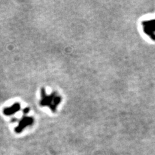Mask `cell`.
<instances>
[{
  "label": "cell",
  "mask_w": 155,
  "mask_h": 155,
  "mask_svg": "<svg viewBox=\"0 0 155 155\" xmlns=\"http://www.w3.org/2000/svg\"><path fill=\"white\" fill-rule=\"evenodd\" d=\"M42 100L40 101V104L42 106H49L53 112L56 111L57 106L60 103L61 98L58 96L56 93H54L51 95L48 96L45 94V90L43 89L42 91Z\"/></svg>",
  "instance_id": "obj_1"
},
{
  "label": "cell",
  "mask_w": 155,
  "mask_h": 155,
  "mask_svg": "<svg viewBox=\"0 0 155 155\" xmlns=\"http://www.w3.org/2000/svg\"><path fill=\"white\" fill-rule=\"evenodd\" d=\"M20 109V105L18 103H14L13 105L10 107L9 108H6L4 109L3 113L4 114H6V115H12L14 113H16V112L18 111Z\"/></svg>",
  "instance_id": "obj_3"
},
{
  "label": "cell",
  "mask_w": 155,
  "mask_h": 155,
  "mask_svg": "<svg viewBox=\"0 0 155 155\" xmlns=\"http://www.w3.org/2000/svg\"><path fill=\"white\" fill-rule=\"evenodd\" d=\"M33 121H34V120H33L32 118L30 117L23 118L21 120H20L18 126L15 128V131H16L17 133H21V132L23 130V129L26 127L31 125Z\"/></svg>",
  "instance_id": "obj_2"
}]
</instances>
